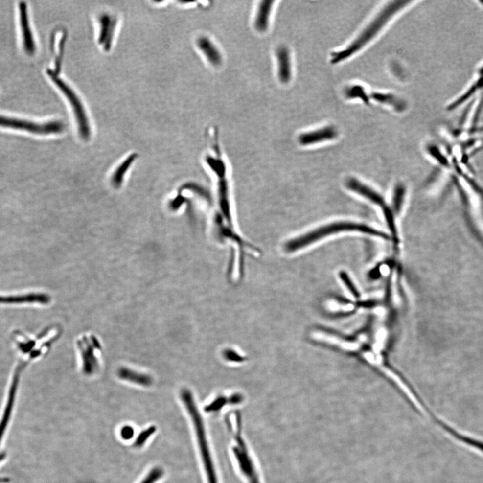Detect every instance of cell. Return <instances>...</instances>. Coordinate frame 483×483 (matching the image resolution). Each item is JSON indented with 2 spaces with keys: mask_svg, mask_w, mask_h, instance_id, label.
<instances>
[{
  "mask_svg": "<svg viewBox=\"0 0 483 483\" xmlns=\"http://www.w3.org/2000/svg\"><path fill=\"white\" fill-rule=\"evenodd\" d=\"M405 194V189L403 184H398L395 187L393 195V207L396 213L399 212L402 206Z\"/></svg>",
  "mask_w": 483,
  "mask_h": 483,
  "instance_id": "cell-20",
  "label": "cell"
},
{
  "mask_svg": "<svg viewBox=\"0 0 483 483\" xmlns=\"http://www.w3.org/2000/svg\"><path fill=\"white\" fill-rule=\"evenodd\" d=\"M134 435V430L133 428L130 426H125L122 428V430H121V436H122V438L124 439H128L132 438Z\"/></svg>",
  "mask_w": 483,
  "mask_h": 483,
  "instance_id": "cell-25",
  "label": "cell"
},
{
  "mask_svg": "<svg viewBox=\"0 0 483 483\" xmlns=\"http://www.w3.org/2000/svg\"><path fill=\"white\" fill-rule=\"evenodd\" d=\"M383 213H384L385 219H386V221L387 224H388L389 228H390L391 231L393 234L394 237L396 238L397 237L396 236L397 231H396L395 221H394L395 220H394L392 211L387 206H385V207H383Z\"/></svg>",
  "mask_w": 483,
  "mask_h": 483,
  "instance_id": "cell-22",
  "label": "cell"
},
{
  "mask_svg": "<svg viewBox=\"0 0 483 483\" xmlns=\"http://www.w3.org/2000/svg\"><path fill=\"white\" fill-rule=\"evenodd\" d=\"M162 475L163 471L162 469L160 468H154L141 483H154L158 481Z\"/></svg>",
  "mask_w": 483,
  "mask_h": 483,
  "instance_id": "cell-23",
  "label": "cell"
},
{
  "mask_svg": "<svg viewBox=\"0 0 483 483\" xmlns=\"http://www.w3.org/2000/svg\"><path fill=\"white\" fill-rule=\"evenodd\" d=\"M242 396L236 394V395L231 396L230 398H227L226 397H218L216 399L211 402V404H209L207 406H206V411L207 412H216V411L220 410V409L223 408L224 405H227V403H233V404H236V403H239L242 401Z\"/></svg>",
  "mask_w": 483,
  "mask_h": 483,
  "instance_id": "cell-19",
  "label": "cell"
},
{
  "mask_svg": "<svg viewBox=\"0 0 483 483\" xmlns=\"http://www.w3.org/2000/svg\"><path fill=\"white\" fill-rule=\"evenodd\" d=\"M410 3L411 1H403V0L391 1L380 11L377 16L367 25L366 28H364L356 39L351 42L350 45L345 47L344 49L338 50L331 54V63L334 65L337 64L356 55L370 42L375 39L380 32L385 28L387 23H390L391 20Z\"/></svg>",
  "mask_w": 483,
  "mask_h": 483,
  "instance_id": "cell-1",
  "label": "cell"
},
{
  "mask_svg": "<svg viewBox=\"0 0 483 483\" xmlns=\"http://www.w3.org/2000/svg\"><path fill=\"white\" fill-rule=\"evenodd\" d=\"M98 342L95 339L84 338L78 342L79 350L82 355L83 371L88 374H93L98 367L94 351L97 348Z\"/></svg>",
  "mask_w": 483,
  "mask_h": 483,
  "instance_id": "cell-6",
  "label": "cell"
},
{
  "mask_svg": "<svg viewBox=\"0 0 483 483\" xmlns=\"http://www.w3.org/2000/svg\"><path fill=\"white\" fill-rule=\"evenodd\" d=\"M26 16V12L23 10V8L21 7V26L23 27V46L27 52H33L35 50L33 38L32 37L31 31H30V26L28 21V17Z\"/></svg>",
  "mask_w": 483,
  "mask_h": 483,
  "instance_id": "cell-16",
  "label": "cell"
},
{
  "mask_svg": "<svg viewBox=\"0 0 483 483\" xmlns=\"http://www.w3.org/2000/svg\"><path fill=\"white\" fill-rule=\"evenodd\" d=\"M338 135V130L334 126H326L301 134L298 140L302 145L308 146L334 140Z\"/></svg>",
  "mask_w": 483,
  "mask_h": 483,
  "instance_id": "cell-8",
  "label": "cell"
},
{
  "mask_svg": "<svg viewBox=\"0 0 483 483\" xmlns=\"http://www.w3.org/2000/svg\"><path fill=\"white\" fill-rule=\"evenodd\" d=\"M100 32L99 35V44L104 47L105 50H109L111 47L112 39L115 28L116 21L109 14H104L99 19Z\"/></svg>",
  "mask_w": 483,
  "mask_h": 483,
  "instance_id": "cell-10",
  "label": "cell"
},
{
  "mask_svg": "<svg viewBox=\"0 0 483 483\" xmlns=\"http://www.w3.org/2000/svg\"><path fill=\"white\" fill-rule=\"evenodd\" d=\"M48 74L52 81L57 85L58 88L60 89L61 92L66 96L71 106L81 138L88 140L91 135L90 124H89L86 110L78 95L75 93L68 83L63 81V79L58 77L57 75L52 73L51 70H48Z\"/></svg>",
  "mask_w": 483,
  "mask_h": 483,
  "instance_id": "cell-5",
  "label": "cell"
},
{
  "mask_svg": "<svg viewBox=\"0 0 483 483\" xmlns=\"http://www.w3.org/2000/svg\"><path fill=\"white\" fill-rule=\"evenodd\" d=\"M345 95L347 99H359L365 104H369L370 97L367 93L366 90L361 85H352L345 90Z\"/></svg>",
  "mask_w": 483,
  "mask_h": 483,
  "instance_id": "cell-17",
  "label": "cell"
},
{
  "mask_svg": "<svg viewBox=\"0 0 483 483\" xmlns=\"http://www.w3.org/2000/svg\"><path fill=\"white\" fill-rule=\"evenodd\" d=\"M233 415L236 421V430H232L235 442L233 452L238 462L240 471L246 477L249 483H261L254 460L241 435L242 420L240 414L238 412H235Z\"/></svg>",
  "mask_w": 483,
  "mask_h": 483,
  "instance_id": "cell-4",
  "label": "cell"
},
{
  "mask_svg": "<svg viewBox=\"0 0 483 483\" xmlns=\"http://www.w3.org/2000/svg\"><path fill=\"white\" fill-rule=\"evenodd\" d=\"M155 431H156V428L155 426H151L146 429V430L143 431L138 436V437H137V441L135 443V446L136 447H138V448L139 447L142 446L143 444L146 442L148 437H151L152 434L155 433Z\"/></svg>",
  "mask_w": 483,
  "mask_h": 483,
  "instance_id": "cell-21",
  "label": "cell"
},
{
  "mask_svg": "<svg viewBox=\"0 0 483 483\" xmlns=\"http://www.w3.org/2000/svg\"><path fill=\"white\" fill-rule=\"evenodd\" d=\"M273 1H262L258 6L254 19V26L259 32H265L269 28Z\"/></svg>",
  "mask_w": 483,
  "mask_h": 483,
  "instance_id": "cell-13",
  "label": "cell"
},
{
  "mask_svg": "<svg viewBox=\"0 0 483 483\" xmlns=\"http://www.w3.org/2000/svg\"><path fill=\"white\" fill-rule=\"evenodd\" d=\"M483 90V62L477 69L475 78L468 85L466 90L463 91L460 95H458L448 106V110H454L459 108L461 105L464 104L466 101L469 100L471 97L475 96L476 94Z\"/></svg>",
  "mask_w": 483,
  "mask_h": 483,
  "instance_id": "cell-7",
  "label": "cell"
},
{
  "mask_svg": "<svg viewBox=\"0 0 483 483\" xmlns=\"http://www.w3.org/2000/svg\"><path fill=\"white\" fill-rule=\"evenodd\" d=\"M347 187L351 191L357 193L358 194L362 195L364 198L368 199L370 202L377 204V205L384 207L385 205V200L382 197L378 194L371 188L368 187L366 184H362L361 182L356 180V179H350L347 181Z\"/></svg>",
  "mask_w": 483,
  "mask_h": 483,
  "instance_id": "cell-11",
  "label": "cell"
},
{
  "mask_svg": "<svg viewBox=\"0 0 483 483\" xmlns=\"http://www.w3.org/2000/svg\"><path fill=\"white\" fill-rule=\"evenodd\" d=\"M181 398L184 406L189 412L190 417L194 426L197 439H198L199 448H200L201 456L204 469H205L206 477L208 483H218L214 464L211 457L210 450L208 446L207 437H206L205 426L202 415L197 408L192 394L188 390H183L181 392Z\"/></svg>",
  "mask_w": 483,
  "mask_h": 483,
  "instance_id": "cell-3",
  "label": "cell"
},
{
  "mask_svg": "<svg viewBox=\"0 0 483 483\" xmlns=\"http://www.w3.org/2000/svg\"><path fill=\"white\" fill-rule=\"evenodd\" d=\"M370 98L377 101L380 104L392 107L396 112H402L405 111L407 108L406 102L400 97L396 96L394 94L374 92L370 95Z\"/></svg>",
  "mask_w": 483,
  "mask_h": 483,
  "instance_id": "cell-14",
  "label": "cell"
},
{
  "mask_svg": "<svg viewBox=\"0 0 483 483\" xmlns=\"http://www.w3.org/2000/svg\"><path fill=\"white\" fill-rule=\"evenodd\" d=\"M276 57L278 79L281 83H289L292 77V63L288 48L279 47L276 50Z\"/></svg>",
  "mask_w": 483,
  "mask_h": 483,
  "instance_id": "cell-9",
  "label": "cell"
},
{
  "mask_svg": "<svg viewBox=\"0 0 483 483\" xmlns=\"http://www.w3.org/2000/svg\"><path fill=\"white\" fill-rule=\"evenodd\" d=\"M344 231H359V232L365 233V234L381 237V238H385V239H388L389 238V236L385 233L377 230L373 228L369 227L365 224L350 222H334V223L327 224V225L318 228V229L314 230L312 231H309L307 234L289 240L285 244V250L287 252H295V251H298L299 250L303 249V248L308 247L310 244H314V242L321 240L322 238H324L325 237L330 236L331 234L344 232Z\"/></svg>",
  "mask_w": 483,
  "mask_h": 483,
  "instance_id": "cell-2",
  "label": "cell"
},
{
  "mask_svg": "<svg viewBox=\"0 0 483 483\" xmlns=\"http://www.w3.org/2000/svg\"><path fill=\"white\" fill-rule=\"evenodd\" d=\"M224 356L227 361L234 362V363H241L244 361L243 356H240L236 351L232 350H224Z\"/></svg>",
  "mask_w": 483,
  "mask_h": 483,
  "instance_id": "cell-24",
  "label": "cell"
},
{
  "mask_svg": "<svg viewBox=\"0 0 483 483\" xmlns=\"http://www.w3.org/2000/svg\"><path fill=\"white\" fill-rule=\"evenodd\" d=\"M137 157V154H133V155H130L115 171L112 179V184L115 187H119L122 184L124 175L126 174V171L129 169L130 165Z\"/></svg>",
  "mask_w": 483,
  "mask_h": 483,
  "instance_id": "cell-18",
  "label": "cell"
},
{
  "mask_svg": "<svg viewBox=\"0 0 483 483\" xmlns=\"http://www.w3.org/2000/svg\"><path fill=\"white\" fill-rule=\"evenodd\" d=\"M117 375L121 379L142 386H150L153 383V379L148 374L140 373L126 367L119 369Z\"/></svg>",
  "mask_w": 483,
  "mask_h": 483,
  "instance_id": "cell-15",
  "label": "cell"
},
{
  "mask_svg": "<svg viewBox=\"0 0 483 483\" xmlns=\"http://www.w3.org/2000/svg\"><path fill=\"white\" fill-rule=\"evenodd\" d=\"M197 45L199 49L202 51L211 65L213 66H219L221 65L222 62L221 52L209 38L206 37L199 38L197 41Z\"/></svg>",
  "mask_w": 483,
  "mask_h": 483,
  "instance_id": "cell-12",
  "label": "cell"
}]
</instances>
